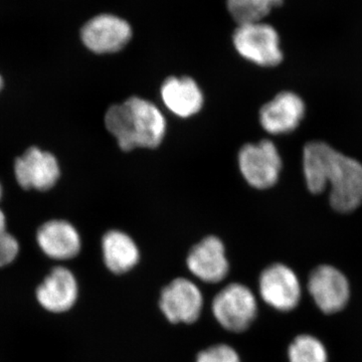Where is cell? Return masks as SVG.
Segmentation results:
<instances>
[{
	"instance_id": "1",
	"label": "cell",
	"mask_w": 362,
	"mask_h": 362,
	"mask_svg": "<svg viewBox=\"0 0 362 362\" xmlns=\"http://www.w3.org/2000/svg\"><path fill=\"white\" fill-rule=\"evenodd\" d=\"M303 173L309 192L319 194L330 189L331 206L349 214L362 204V165L321 141L305 145Z\"/></svg>"
},
{
	"instance_id": "2",
	"label": "cell",
	"mask_w": 362,
	"mask_h": 362,
	"mask_svg": "<svg viewBox=\"0 0 362 362\" xmlns=\"http://www.w3.org/2000/svg\"><path fill=\"white\" fill-rule=\"evenodd\" d=\"M105 126L123 151L156 148L166 132V120L158 107L135 96L112 105L105 115Z\"/></svg>"
},
{
	"instance_id": "3",
	"label": "cell",
	"mask_w": 362,
	"mask_h": 362,
	"mask_svg": "<svg viewBox=\"0 0 362 362\" xmlns=\"http://www.w3.org/2000/svg\"><path fill=\"white\" fill-rule=\"evenodd\" d=\"M211 309L214 318L226 330L240 333L254 322L258 313V303L250 288L233 283L214 297Z\"/></svg>"
},
{
	"instance_id": "4",
	"label": "cell",
	"mask_w": 362,
	"mask_h": 362,
	"mask_svg": "<svg viewBox=\"0 0 362 362\" xmlns=\"http://www.w3.org/2000/svg\"><path fill=\"white\" fill-rule=\"evenodd\" d=\"M240 173L251 187L267 189L274 187L282 170V158L270 140L246 144L238 156Z\"/></svg>"
},
{
	"instance_id": "5",
	"label": "cell",
	"mask_w": 362,
	"mask_h": 362,
	"mask_svg": "<svg viewBox=\"0 0 362 362\" xmlns=\"http://www.w3.org/2000/svg\"><path fill=\"white\" fill-rule=\"evenodd\" d=\"M233 45L243 58L258 66H278L283 59L278 33L266 23L240 25Z\"/></svg>"
},
{
	"instance_id": "6",
	"label": "cell",
	"mask_w": 362,
	"mask_h": 362,
	"mask_svg": "<svg viewBox=\"0 0 362 362\" xmlns=\"http://www.w3.org/2000/svg\"><path fill=\"white\" fill-rule=\"evenodd\" d=\"M259 291L267 304L282 312L296 308L302 295L301 284L296 274L283 264H274L262 272Z\"/></svg>"
},
{
	"instance_id": "7",
	"label": "cell",
	"mask_w": 362,
	"mask_h": 362,
	"mask_svg": "<svg viewBox=\"0 0 362 362\" xmlns=\"http://www.w3.org/2000/svg\"><path fill=\"white\" fill-rule=\"evenodd\" d=\"M159 307L171 323H194L201 316L204 297L192 281L177 278L161 291Z\"/></svg>"
},
{
	"instance_id": "8",
	"label": "cell",
	"mask_w": 362,
	"mask_h": 362,
	"mask_svg": "<svg viewBox=\"0 0 362 362\" xmlns=\"http://www.w3.org/2000/svg\"><path fill=\"white\" fill-rule=\"evenodd\" d=\"M308 290L317 307L325 314H335L346 307L350 299L349 280L335 267H317L310 274Z\"/></svg>"
},
{
	"instance_id": "9",
	"label": "cell",
	"mask_w": 362,
	"mask_h": 362,
	"mask_svg": "<svg viewBox=\"0 0 362 362\" xmlns=\"http://www.w3.org/2000/svg\"><path fill=\"white\" fill-rule=\"evenodd\" d=\"M16 180L23 189H51L61 175L59 162L49 152L30 147L14 162Z\"/></svg>"
},
{
	"instance_id": "10",
	"label": "cell",
	"mask_w": 362,
	"mask_h": 362,
	"mask_svg": "<svg viewBox=\"0 0 362 362\" xmlns=\"http://www.w3.org/2000/svg\"><path fill=\"white\" fill-rule=\"evenodd\" d=\"M83 42L96 54H112L121 51L132 37L129 23L115 16L102 14L92 18L81 33Z\"/></svg>"
},
{
	"instance_id": "11",
	"label": "cell",
	"mask_w": 362,
	"mask_h": 362,
	"mask_svg": "<svg viewBox=\"0 0 362 362\" xmlns=\"http://www.w3.org/2000/svg\"><path fill=\"white\" fill-rule=\"evenodd\" d=\"M35 297L45 310L54 314L65 313L77 302V279L65 267H54L37 288Z\"/></svg>"
},
{
	"instance_id": "12",
	"label": "cell",
	"mask_w": 362,
	"mask_h": 362,
	"mask_svg": "<svg viewBox=\"0 0 362 362\" xmlns=\"http://www.w3.org/2000/svg\"><path fill=\"white\" fill-rule=\"evenodd\" d=\"M187 264L192 275L209 284L221 282L230 270L226 247L223 242L214 235L206 237L192 247Z\"/></svg>"
},
{
	"instance_id": "13",
	"label": "cell",
	"mask_w": 362,
	"mask_h": 362,
	"mask_svg": "<svg viewBox=\"0 0 362 362\" xmlns=\"http://www.w3.org/2000/svg\"><path fill=\"white\" fill-rule=\"evenodd\" d=\"M304 116L301 97L293 92H282L262 107L259 123L272 135L288 134L297 129Z\"/></svg>"
},
{
	"instance_id": "14",
	"label": "cell",
	"mask_w": 362,
	"mask_h": 362,
	"mask_svg": "<svg viewBox=\"0 0 362 362\" xmlns=\"http://www.w3.org/2000/svg\"><path fill=\"white\" fill-rule=\"evenodd\" d=\"M37 242L45 255L58 261L75 258L82 247L75 226L62 220L47 221L40 226L37 233Z\"/></svg>"
},
{
	"instance_id": "15",
	"label": "cell",
	"mask_w": 362,
	"mask_h": 362,
	"mask_svg": "<svg viewBox=\"0 0 362 362\" xmlns=\"http://www.w3.org/2000/svg\"><path fill=\"white\" fill-rule=\"evenodd\" d=\"M161 98L166 108L180 118H189L202 110L204 95L194 78L170 77L164 81Z\"/></svg>"
},
{
	"instance_id": "16",
	"label": "cell",
	"mask_w": 362,
	"mask_h": 362,
	"mask_svg": "<svg viewBox=\"0 0 362 362\" xmlns=\"http://www.w3.org/2000/svg\"><path fill=\"white\" fill-rule=\"evenodd\" d=\"M105 265L114 274L132 270L140 259L139 249L134 240L121 230H110L102 239Z\"/></svg>"
},
{
	"instance_id": "17",
	"label": "cell",
	"mask_w": 362,
	"mask_h": 362,
	"mask_svg": "<svg viewBox=\"0 0 362 362\" xmlns=\"http://www.w3.org/2000/svg\"><path fill=\"white\" fill-rule=\"evenodd\" d=\"M283 0H228V11L240 25L259 23Z\"/></svg>"
},
{
	"instance_id": "18",
	"label": "cell",
	"mask_w": 362,
	"mask_h": 362,
	"mask_svg": "<svg viewBox=\"0 0 362 362\" xmlns=\"http://www.w3.org/2000/svg\"><path fill=\"white\" fill-rule=\"evenodd\" d=\"M290 362H328V352L322 342L309 334L299 335L288 349Z\"/></svg>"
},
{
	"instance_id": "19",
	"label": "cell",
	"mask_w": 362,
	"mask_h": 362,
	"mask_svg": "<svg viewBox=\"0 0 362 362\" xmlns=\"http://www.w3.org/2000/svg\"><path fill=\"white\" fill-rule=\"evenodd\" d=\"M20 251V245L6 230V216L0 209V268L13 263Z\"/></svg>"
},
{
	"instance_id": "20",
	"label": "cell",
	"mask_w": 362,
	"mask_h": 362,
	"mask_svg": "<svg viewBox=\"0 0 362 362\" xmlns=\"http://www.w3.org/2000/svg\"><path fill=\"white\" fill-rule=\"evenodd\" d=\"M195 362H240V359L230 345L218 344L199 352Z\"/></svg>"
},
{
	"instance_id": "21",
	"label": "cell",
	"mask_w": 362,
	"mask_h": 362,
	"mask_svg": "<svg viewBox=\"0 0 362 362\" xmlns=\"http://www.w3.org/2000/svg\"><path fill=\"white\" fill-rule=\"evenodd\" d=\"M2 87H4V80H2L1 76H0V90H1Z\"/></svg>"
},
{
	"instance_id": "22",
	"label": "cell",
	"mask_w": 362,
	"mask_h": 362,
	"mask_svg": "<svg viewBox=\"0 0 362 362\" xmlns=\"http://www.w3.org/2000/svg\"><path fill=\"white\" fill-rule=\"evenodd\" d=\"M2 195V189H1V185H0V199H1Z\"/></svg>"
}]
</instances>
